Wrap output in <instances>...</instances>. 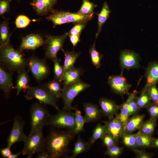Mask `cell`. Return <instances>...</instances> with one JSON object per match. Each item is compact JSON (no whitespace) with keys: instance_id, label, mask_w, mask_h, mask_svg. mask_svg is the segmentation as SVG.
<instances>
[{"instance_id":"1","label":"cell","mask_w":158,"mask_h":158,"mask_svg":"<svg viewBox=\"0 0 158 158\" xmlns=\"http://www.w3.org/2000/svg\"><path fill=\"white\" fill-rule=\"evenodd\" d=\"M75 135L73 131L51 127L48 135L45 138L43 148L50 158L67 157L69 145Z\"/></svg>"},{"instance_id":"2","label":"cell","mask_w":158,"mask_h":158,"mask_svg":"<svg viewBox=\"0 0 158 158\" xmlns=\"http://www.w3.org/2000/svg\"><path fill=\"white\" fill-rule=\"evenodd\" d=\"M27 59L23 51L16 49L10 41L0 46V65L12 73L18 72L25 69Z\"/></svg>"},{"instance_id":"3","label":"cell","mask_w":158,"mask_h":158,"mask_svg":"<svg viewBox=\"0 0 158 158\" xmlns=\"http://www.w3.org/2000/svg\"><path fill=\"white\" fill-rule=\"evenodd\" d=\"M46 126L58 129L64 128L73 132L75 126V113L63 108L54 115L51 116Z\"/></svg>"},{"instance_id":"4","label":"cell","mask_w":158,"mask_h":158,"mask_svg":"<svg viewBox=\"0 0 158 158\" xmlns=\"http://www.w3.org/2000/svg\"><path fill=\"white\" fill-rule=\"evenodd\" d=\"M30 112L31 129L30 133L43 129L46 126L47 121L51 115L45 105L39 102H35L30 106Z\"/></svg>"},{"instance_id":"5","label":"cell","mask_w":158,"mask_h":158,"mask_svg":"<svg viewBox=\"0 0 158 158\" xmlns=\"http://www.w3.org/2000/svg\"><path fill=\"white\" fill-rule=\"evenodd\" d=\"M24 97L28 100L36 99L45 105H49L57 111L59 110L57 104V99L43 85L29 86Z\"/></svg>"},{"instance_id":"6","label":"cell","mask_w":158,"mask_h":158,"mask_svg":"<svg viewBox=\"0 0 158 158\" xmlns=\"http://www.w3.org/2000/svg\"><path fill=\"white\" fill-rule=\"evenodd\" d=\"M43 129L36 130L30 133L25 141L22 154L27 155V158H31L35 153L43 147L45 138L44 137Z\"/></svg>"},{"instance_id":"7","label":"cell","mask_w":158,"mask_h":158,"mask_svg":"<svg viewBox=\"0 0 158 158\" xmlns=\"http://www.w3.org/2000/svg\"><path fill=\"white\" fill-rule=\"evenodd\" d=\"M89 84L80 79L74 83L63 87L61 98L63 104V108L69 110L72 109V102L80 93L89 87Z\"/></svg>"},{"instance_id":"8","label":"cell","mask_w":158,"mask_h":158,"mask_svg":"<svg viewBox=\"0 0 158 158\" xmlns=\"http://www.w3.org/2000/svg\"><path fill=\"white\" fill-rule=\"evenodd\" d=\"M26 66L37 81L46 78L50 74L49 68L45 60L32 56L27 59Z\"/></svg>"},{"instance_id":"9","label":"cell","mask_w":158,"mask_h":158,"mask_svg":"<svg viewBox=\"0 0 158 158\" xmlns=\"http://www.w3.org/2000/svg\"><path fill=\"white\" fill-rule=\"evenodd\" d=\"M68 36V32L62 35L54 36L47 35L45 36L46 40L44 44L46 47L45 56L46 59L51 60L57 57V54L59 51H63V47L65 40Z\"/></svg>"},{"instance_id":"10","label":"cell","mask_w":158,"mask_h":158,"mask_svg":"<svg viewBox=\"0 0 158 158\" xmlns=\"http://www.w3.org/2000/svg\"><path fill=\"white\" fill-rule=\"evenodd\" d=\"M25 125V121L20 116L16 115L14 117L12 128L7 139V146L11 148L15 143L25 141L27 137L23 132Z\"/></svg>"},{"instance_id":"11","label":"cell","mask_w":158,"mask_h":158,"mask_svg":"<svg viewBox=\"0 0 158 158\" xmlns=\"http://www.w3.org/2000/svg\"><path fill=\"white\" fill-rule=\"evenodd\" d=\"M105 126L107 133L118 142L125 132V126L120 121L117 115L115 117L103 122Z\"/></svg>"},{"instance_id":"12","label":"cell","mask_w":158,"mask_h":158,"mask_svg":"<svg viewBox=\"0 0 158 158\" xmlns=\"http://www.w3.org/2000/svg\"><path fill=\"white\" fill-rule=\"evenodd\" d=\"M108 82L115 93L120 95L129 94V90L131 85L127 83L122 75L109 76Z\"/></svg>"},{"instance_id":"13","label":"cell","mask_w":158,"mask_h":158,"mask_svg":"<svg viewBox=\"0 0 158 158\" xmlns=\"http://www.w3.org/2000/svg\"><path fill=\"white\" fill-rule=\"evenodd\" d=\"M120 60L123 69L129 70L140 66L138 54L131 51L126 50L122 51L120 55Z\"/></svg>"},{"instance_id":"14","label":"cell","mask_w":158,"mask_h":158,"mask_svg":"<svg viewBox=\"0 0 158 158\" xmlns=\"http://www.w3.org/2000/svg\"><path fill=\"white\" fill-rule=\"evenodd\" d=\"M12 74L0 66V87L6 98L10 97L11 92L13 88Z\"/></svg>"},{"instance_id":"15","label":"cell","mask_w":158,"mask_h":158,"mask_svg":"<svg viewBox=\"0 0 158 158\" xmlns=\"http://www.w3.org/2000/svg\"><path fill=\"white\" fill-rule=\"evenodd\" d=\"M44 44L45 41L40 35L31 34L23 38L20 49L22 51L24 50H34Z\"/></svg>"},{"instance_id":"16","label":"cell","mask_w":158,"mask_h":158,"mask_svg":"<svg viewBox=\"0 0 158 158\" xmlns=\"http://www.w3.org/2000/svg\"><path fill=\"white\" fill-rule=\"evenodd\" d=\"M57 1V0H32L30 4L37 15L44 16L52 11Z\"/></svg>"},{"instance_id":"17","label":"cell","mask_w":158,"mask_h":158,"mask_svg":"<svg viewBox=\"0 0 158 158\" xmlns=\"http://www.w3.org/2000/svg\"><path fill=\"white\" fill-rule=\"evenodd\" d=\"M99 102L102 113L109 119L114 118L118 114L120 109L119 106L113 101L102 97L99 99Z\"/></svg>"},{"instance_id":"18","label":"cell","mask_w":158,"mask_h":158,"mask_svg":"<svg viewBox=\"0 0 158 158\" xmlns=\"http://www.w3.org/2000/svg\"><path fill=\"white\" fill-rule=\"evenodd\" d=\"M85 111L84 118L86 123L96 122L100 118L102 111L96 105L90 102H85L83 104Z\"/></svg>"},{"instance_id":"19","label":"cell","mask_w":158,"mask_h":158,"mask_svg":"<svg viewBox=\"0 0 158 158\" xmlns=\"http://www.w3.org/2000/svg\"><path fill=\"white\" fill-rule=\"evenodd\" d=\"M15 89L16 90V95H18L21 91L25 92L29 86V78L28 74L25 69L18 73Z\"/></svg>"},{"instance_id":"20","label":"cell","mask_w":158,"mask_h":158,"mask_svg":"<svg viewBox=\"0 0 158 158\" xmlns=\"http://www.w3.org/2000/svg\"><path fill=\"white\" fill-rule=\"evenodd\" d=\"M145 76L147 83L143 90H147L150 86L158 81V63H154L149 65L146 70Z\"/></svg>"},{"instance_id":"21","label":"cell","mask_w":158,"mask_h":158,"mask_svg":"<svg viewBox=\"0 0 158 158\" xmlns=\"http://www.w3.org/2000/svg\"><path fill=\"white\" fill-rule=\"evenodd\" d=\"M145 115H136L128 119L125 126V133H131L139 129L143 122Z\"/></svg>"},{"instance_id":"22","label":"cell","mask_w":158,"mask_h":158,"mask_svg":"<svg viewBox=\"0 0 158 158\" xmlns=\"http://www.w3.org/2000/svg\"><path fill=\"white\" fill-rule=\"evenodd\" d=\"M83 71L81 68L75 67L65 72L62 79L63 87L80 80V77Z\"/></svg>"},{"instance_id":"23","label":"cell","mask_w":158,"mask_h":158,"mask_svg":"<svg viewBox=\"0 0 158 158\" xmlns=\"http://www.w3.org/2000/svg\"><path fill=\"white\" fill-rule=\"evenodd\" d=\"M137 92L135 90L129 94L126 101L119 106L120 112L117 114L120 121L125 125L129 117L128 113V105L130 102L136 97Z\"/></svg>"},{"instance_id":"24","label":"cell","mask_w":158,"mask_h":158,"mask_svg":"<svg viewBox=\"0 0 158 158\" xmlns=\"http://www.w3.org/2000/svg\"><path fill=\"white\" fill-rule=\"evenodd\" d=\"M61 15L69 23L75 24L83 22H88L91 19L93 15L84 16L77 13H72L68 11H60Z\"/></svg>"},{"instance_id":"25","label":"cell","mask_w":158,"mask_h":158,"mask_svg":"<svg viewBox=\"0 0 158 158\" xmlns=\"http://www.w3.org/2000/svg\"><path fill=\"white\" fill-rule=\"evenodd\" d=\"M64 59L63 66L64 73L67 71L74 67V65L81 52H76L74 51L66 52L64 50Z\"/></svg>"},{"instance_id":"26","label":"cell","mask_w":158,"mask_h":158,"mask_svg":"<svg viewBox=\"0 0 158 158\" xmlns=\"http://www.w3.org/2000/svg\"><path fill=\"white\" fill-rule=\"evenodd\" d=\"M110 13V11L108 4L104 2L101 11L97 14L98 28L96 40L101 31L103 25L109 18Z\"/></svg>"},{"instance_id":"27","label":"cell","mask_w":158,"mask_h":158,"mask_svg":"<svg viewBox=\"0 0 158 158\" xmlns=\"http://www.w3.org/2000/svg\"><path fill=\"white\" fill-rule=\"evenodd\" d=\"M90 147L88 142H85L81 138L80 135H78L70 158H75L80 154L88 150Z\"/></svg>"},{"instance_id":"28","label":"cell","mask_w":158,"mask_h":158,"mask_svg":"<svg viewBox=\"0 0 158 158\" xmlns=\"http://www.w3.org/2000/svg\"><path fill=\"white\" fill-rule=\"evenodd\" d=\"M138 147L148 148L152 147L154 138L152 135L141 133L138 131L135 134Z\"/></svg>"},{"instance_id":"29","label":"cell","mask_w":158,"mask_h":158,"mask_svg":"<svg viewBox=\"0 0 158 158\" xmlns=\"http://www.w3.org/2000/svg\"><path fill=\"white\" fill-rule=\"evenodd\" d=\"M61 82L54 79L45 83L43 85L57 99L61 98L62 89Z\"/></svg>"},{"instance_id":"30","label":"cell","mask_w":158,"mask_h":158,"mask_svg":"<svg viewBox=\"0 0 158 158\" xmlns=\"http://www.w3.org/2000/svg\"><path fill=\"white\" fill-rule=\"evenodd\" d=\"M72 109L75 110V126L73 132L75 134H77L84 131V125L86 122L84 117L82 116L81 112L76 107H73Z\"/></svg>"},{"instance_id":"31","label":"cell","mask_w":158,"mask_h":158,"mask_svg":"<svg viewBox=\"0 0 158 158\" xmlns=\"http://www.w3.org/2000/svg\"><path fill=\"white\" fill-rule=\"evenodd\" d=\"M107 133L105 125L99 123L94 129L92 135L88 142L91 146L97 139H101Z\"/></svg>"},{"instance_id":"32","label":"cell","mask_w":158,"mask_h":158,"mask_svg":"<svg viewBox=\"0 0 158 158\" xmlns=\"http://www.w3.org/2000/svg\"><path fill=\"white\" fill-rule=\"evenodd\" d=\"M156 125V120L150 118L143 122L138 131L142 133L152 135L154 132Z\"/></svg>"},{"instance_id":"33","label":"cell","mask_w":158,"mask_h":158,"mask_svg":"<svg viewBox=\"0 0 158 158\" xmlns=\"http://www.w3.org/2000/svg\"><path fill=\"white\" fill-rule=\"evenodd\" d=\"M51 14L46 17L48 20L51 21L53 24V27L69 22L61 15L60 11L53 10Z\"/></svg>"},{"instance_id":"34","label":"cell","mask_w":158,"mask_h":158,"mask_svg":"<svg viewBox=\"0 0 158 158\" xmlns=\"http://www.w3.org/2000/svg\"><path fill=\"white\" fill-rule=\"evenodd\" d=\"M10 34L8 22L3 21L0 25V45L5 44L9 41Z\"/></svg>"},{"instance_id":"35","label":"cell","mask_w":158,"mask_h":158,"mask_svg":"<svg viewBox=\"0 0 158 158\" xmlns=\"http://www.w3.org/2000/svg\"><path fill=\"white\" fill-rule=\"evenodd\" d=\"M53 65V71L54 79L60 82L62 81L64 74L63 66L61 65L60 60L57 57L51 60Z\"/></svg>"},{"instance_id":"36","label":"cell","mask_w":158,"mask_h":158,"mask_svg":"<svg viewBox=\"0 0 158 158\" xmlns=\"http://www.w3.org/2000/svg\"><path fill=\"white\" fill-rule=\"evenodd\" d=\"M95 42L96 40L90 48L89 53L92 64L96 68H98L101 66L102 55L96 49Z\"/></svg>"},{"instance_id":"37","label":"cell","mask_w":158,"mask_h":158,"mask_svg":"<svg viewBox=\"0 0 158 158\" xmlns=\"http://www.w3.org/2000/svg\"><path fill=\"white\" fill-rule=\"evenodd\" d=\"M96 6L89 0H83L81 7L77 13L84 16L93 15L94 9Z\"/></svg>"},{"instance_id":"38","label":"cell","mask_w":158,"mask_h":158,"mask_svg":"<svg viewBox=\"0 0 158 158\" xmlns=\"http://www.w3.org/2000/svg\"><path fill=\"white\" fill-rule=\"evenodd\" d=\"M135 100L138 106L140 109L147 107L151 103V100L147 90H143L140 96L136 97Z\"/></svg>"},{"instance_id":"39","label":"cell","mask_w":158,"mask_h":158,"mask_svg":"<svg viewBox=\"0 0 158 158\" xmlns=\"http://www.w3.org/2000/svg\"><path fill=\"white\" fill-rule=\"evenodd\" d=\"M121 138L124 145L132 149L138 147L135 138V134L124 133Z\"/></svg>"},{"instance_id":"40","label":"cell","mask_w":158,"mask_h":158,"mask_svg":"<svg viewBox=\"0 0 158 158\" xmlns=\"http://www.w3.org/2000/svg\"><path fill=\"white\" fill-rule=\"evenodd\" d=\"M32 21L27 16L21 15L17 17L15 23L16 28H24L27 27Z\"/></svg>"},{"instance_id":"41","label":"cell","mask_w":158,"mask_h":158,"mask_svg":"<svg viewBox=\"0 0 158 158\" xmlns=\"http://www.w3.org/2000/svg\"><path fill=\"white\" fill-rule=\"evenodd\" d=\"M123 150V147H119L115 145L110 147L107 148V150L104 154L109 156L111 157H116L121 154Z\"/></svg>"},{"instance_id":"42","label":"cell","mask_w":158,"mask_h":158,"mask_svg":"<svg viewBox=\"0 0 158 158\" xmlns=\"http://www.w3.org/2000/svg\"><path fill=\"white\" fill-rule=\"evenodd\" d=\"M87 22H83L75 24L73 27L68 32V35H80Z\"/></svg>"},{"instance_id":"43","label":"cell","mask_w":158,"mask_h":158,"mask_svg":"<svg viewBox=\"0 0 158 158\" xmlns=\"http://www.w3.org/2000/svg\"><path fill=\"white\" fill-rule=\"evenodd\" d=\"M101 139L103 144L107 148L116 145L117 142L110 135L106 133Z\"/></svg>"},{"instance_id":"44","label":"cell","mask_w":158,"mask_h":158,"mask_svg":"<svg viewBox=\"0 0 158 158\" xmlns=\"http://www.w3.org/2000/svg\"><path fill=\"white\" fill-rule=\"evenodd\" d=\"M147 91L153 103L158 105V90L155 84L150 86Z\"/></svg>"},{"instance_id":"45","label":"cell","mask_w":158,"mask_h":158,"mask_svg":"<svg viewBox=\"0 0 158 158\" xmlns=\"http://www.w3.org/2000/svg\"><path fill=\"white\" fill-rule=\"evenodd\" d=\"M146 108L150 118L156 120L158 118V105L151 103Z\"/></svg>"},{"instance_id":"46","label":"cell","mask_w":158,"mask_h":158,"mask_svg":"<svg viewBox=\"0 0 158 158\" xmlns=\"http://www.w3.org/2000/svg\"><path fill=\"white\" fill-rule=\"evenodd\" d=\"M135 98L132 100L129 103L128 113L129 116L138 114L140 109L136 103Z\"/></svg>"},{"instance_id":"47","label":"cell","mask_w":158,"mask_h":158,"mask_svg":"<svg viewBox=\"0 0 158 158\" xmlns=\"http://www.w3.org/2000/svg\"><path fill=\"white\" fill-rule=\"evenodd\" d=\"M12 0H1L0 1V15H2L9 11L10 4Z\"/></svg>"},{"instance_id":"48","label":"cell","mask_w":158,"mask_h":158,"mask_svg":"<svg viewBox=\"0 0 158 158\" xmlns=\"http://www.w3.org/2000/svg\"><path fill=\"white\" fill-rule=\"evenodd\" d=\"M138 158H150L152 157V154L142 150L135 148L132 149Z\"/></svg>"},{"instance_id":"49","label":"cell","mask_w":158,"mask_h":158,"mask_svg":"<svg viewBox=\"0 0 158 158\" xmlns=\"http://www.w3.org/2000/svg\"><path fill=\"white\" fill-rule=\"evenodd\" d=\"M70 40L73 47L75 46L80 40V35H68Z\"/></svg>"},{"instance_id":"50","label":"cell","mask_w":158,"mask_h":158,"mask_svg":"<svg viewBox=\"0 0 158 158\" xmlns=\"http://www.w3.org/2000/svg\"><path fill=\"white\" fill-rule=\"evenodd\" d=\"M0 153L4 158H8L12 154L11 148L7 146L6 147L1 149Z\"/></svg>"},{"instance_id":"51","label":"cell","mask_w":158,"mask_h":158,"mask_svg":"<svg viewBox=\"0 0 158 158\" xmlns=\"http://www.w3.org/2000/svg\"><path fill=\"white\" fill-rule=\"evenodd\" d=\"M36 154L37 158H50L48 153L43 148Z\"/></svg>"},{"instance_id":"52","label":"cell","mask_w":158,"mask_h":158,"mask_svg":"<svg viewBox=\"0 0 158 158\" xmlns=\"http://www.w3.org/2000/svg\"><path fill=\"white\" fill-rule=\"evenodd\" d=\"M22 153V151L14 154H11L8 158H17Z\"/></svg>"},{"instance_id":"53","label":"cell","mask_w":158,"mask_h":158,"mask_svg":"<svg viewBox=\"0 0 158 158\" xmlns=\"http://www.w3.org/2000/svg\"><path fill=\"white\" fill-rule=\"evenodd\" d=\"M152 147L158 148V138L153 139Z\"/></svg>"}]
</instances>
